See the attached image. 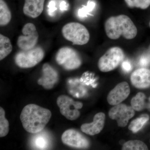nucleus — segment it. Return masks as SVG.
<instances>
[{
  "mask_svg": "<svg viewBox=\"0 0 150 150\" xmlns=\"http://www.w3.org/2000/svg\"><path fill=\"white\" fill-rule=\"evenodd\" d=\"M130 8H137L146 9L150 6V0H124Z\"/></svg>",
  "mask_w": 150,
  "mask_h": 150,
  "instance_id": "5701e85b",
  "label": "nucleus"
},
{
  "mask_svg": "<svg viewBox=\"0 0 150 150\" xmlns=\"http://www.w3.org/2000/svg\"><path fill=\"white\" fill-rule=\"evenodd\" d=\"M57 103L60 108V112L68 120L74 121L80 115V109L83 104L79 101H75L66 95H61L57 98Z\"/></svg>",
  "mask_w": 150,
  "mask_h": 150,
  "instance_id": "0eeeda50",
  "label": "nucleus"
},
{
  "mask_svg": "<svg viewBox=\"0 0 150 150\" xmlns=\"http://www.w3.org/2000/svg\"><path fill=\"white\" fill-rule=\"evenodd\" d=\"M123 150H146L148 147L144 142L139 140H131L124 143L122 147Z\"/></svg>",
  "mask_w": 150,
  "mask_h": 150,
  "instance_id": "aec40b11",
  "label": "nucleus"
},
{
  "mask_svg": "<svg viewBox=\"0 0 150 150\" xmlns=\"http://www.w3.org/2000/svg\"><path fill=\"white\" fill-rule=\"evenodd\" d=\"M124 59V53L120 47H111L99 59L98 64V69L103 72H107L115 69Z\"/></svg>",
  "mask_w": 150,
  "mask_h": 150,
  "instance_id": "20e7f679",
  "label": "nucleus"
},
{
  "mask_svg": "<svg viewBox=\"0 0 150 150\" xmlns=\"http://www.w3.org/2000/svg\"><path fill=\"white\" fill-rule=\"evenodd\" d=\"M13 47L11 40L8 38L0 35V60H3L10 54Z\"/></svg>",
  "mask_w": 150,
  "mask_h": 150,
  "instance_id": "f3484780",
  "label": "nucleus"
},
{
  "mask_svg": "<svg viewBox=\"0 0 150 150\" xmlns=\"http://www.w3.org/2000/svg\"><path fill=\"white\" fill-rule=\"evenodd\" d=\"M140 64L143 67H146L150 64V59L147 54L141 58L140 60Z\"/></svg>",
  "mask_w": 150,
  "mask_h": 150,
  "instance_id": "a878e982",
  "label": "nucleus"
},
{
  "mask_svg": "<svg viewBox=\"0 0 150 150\" xmlns=\"http://www.w3.org/2000/svg\"><path fill=\"white\" fill-rule=\"evenodd\" d=\"M62 33L65 39L74 45H85L90 40L88 30L79 23L71 22L65 25L62 28Z\"/></svg>",
  "mask_w": 150,
  "mask_h": 150,
  "instance_id": "7ed1b4c3",
  "label": "nucleus"
},
{
  "mask_svg": "<svg viewBox=\"0 0 150 150\" xmlns=\"http://www.w3.org/2000/svg\"><path fill=\"white\" fill-rule=\"evenodd\" d=\"M134 115L135 110L132 106L120 103L112 108L108 112L110 119L116 120L118 126L122 128L127 126L129 120Z\"/></svg>",
  "mask_w": 150,
  "mask_h": 150,
  "instance_id": "1a4fd4ad",
  "label": "nucleus"
},
{
  "mask_svg": "<svg viewBox=\"0 0 150 150\" xmlns=\"http://www.w3.org/2000/svg\"><path fill=\"white\" fill-rule=\"evenodd\" d=\"M149 119V117L147 115H144L140 118L134 119L129 124V130L133 133H137L143 128Z\"/></svg>",
  "mask_w": 150,
  "mask_h": 150,
  "instance_id": "6ab92c4d",
  "label": "nucleus"
},
{
  "mask_svg": "<svg viewBox=\"0 0 150 150\" xmlns=\"http://www.w3.org/2000/svg\"><path fill=\"white\" fill-rule=\"evenodd\" d=\"M57 64L67 70H73L80 67L82 60L79 53L74 48L69 47L60 48L56 53Z\"/></svg>",
  "mask_w": 150,
  "mask_h": 150,
  "instance_id": "423d86ee",
  "label": "nucleus"
},
{
  "mask_svg": "<svg viewBox=\"0 0 150 150\" xmlns=\"http://www.w3.org/2000/svg\"><path fill=\"white\" fill-rule=\"evenodd\" d=\"M146 97L143 93L139 92L131 100V105L134 110L137 111H142L147 108L149 98L146 101Z\"/></svg>",
  "mask_w": 150,
  "mask_h": 150,
  "instance_id": "dca6fc26",
  "label": "nucleus"
},
{
  "mask_svg": "<svg viewBox=\"0 0 150 150\" xmlns=\"http://www.w3.org/2000/svg\"><path fill=\"white\" fill-rule=\"evenodd\" d=\"M105 118V114L103 112H98L95 115L93 122L82 125L81 130L83 133L91 136L98 134L104 127Z\"/></svg>",
  "mask_w": 150,
  "mask_h": 150,
  "instance_id": "4468645a",
  "label": "nucleus"
},
{
  "mask_svg": "<svg viewBox=\"0 0 150 150\" xmlns=\"http://www.w3.org/2000/svg\"><path fill=\"white\" fill-rule=\"evenodd\" d=\"M122 67L123 69L126 72L129 71L131 69V65L128 62H123L122 63Z\"/></svg>",
  "mask_w": 150,
  "mask_h": 150,
  "instance_id": "bb28decb",
  "label": "nucleus"
},
{
  "mask_svg": "<svg viewBox=\"0 0 150 150\" xmlns=\"http://www.w3.org/2000/svg\"><path fill=\"white\" fill-rule=\"evenodd\" d=\"M147 109L149 111H150V97L149 98V104H148V106Z\"/></svg>",
  "mask_w": 150,
  "mask_h": 150,
  "instance_id": "c85d7f7f",
  "label": "nucleus"
},
{
  "mask_svg": "<svg viewBox=\"0 0 150 150\" xmlns=\"http://www.w3.org/2000/svg\"><path fill=\"white\" fill-rule=\"evenodd\" d=\"M96 6V3L93 1H89L86 6H84L79 9L78 11V15L81 18H83L87 16L93 10Z\"/></svg>",
  "mask_w": 150,
  "mask_h": 150,
  "instance_id": "b1692460",
  "label": "nucleus"
},
{
  "mask_svg": "<svg viewBox=\"0 0 150 150\" xmlns=\"http://www.w3.org/2000/svg\"><path fill=\"white\" fill-rule=\"evenodd\" d=\"M59 80L57 71L49 64H44L42 67V76L38 81V83L46 89H51L54 88Z\"/></svg>",
  "mask_w": 150,
  "mask_h": 150,
  "instance_id": "f8f14e48",
  "label": "nucleus"
},
{
  "mask_svg": "<svg viewBox=\"0 0 150 150\" xmlns=\"http://www.w3.org/2000/svg\"><path fill=\"white\" fill-rule=\"evenodd\" d=\"M63 143L69 146L79 149H86L89 146L90 142L85 137L74 129H69L62 136Z\"/></svg>",
  "mask_w": 150,
  "mask_h": 150,
  "instance_id": "9d476101",
  "label": "nucleus"
},
{
  "mask_svg": "<svg viewBox=\"0 0 150 150\" xmlns=\"http://www.w3.org/2000/svg\"><path fill=\"white\" fill-rule=\"evenodd\" d=\"M104 27L108 37L112 40H117L121 36L127 40H131L138 33L134 22L125 15L110 17L105 21Z\"/></svg>",
  "mask_w": 150,
  "mask_h": 150,
  "instance_id": "f03ea898",
  "label": "nucleus"
},
{
  "mask_svg": "<svg viewBox=\"0 0 150 150\" xmlns=\"http://www.w3.org/2000/svg\"><path fill=\"white\" fill-rule=\"evenodd\" d=\"M147 55L150 59V45L149 46V48H148Z\"/></svg>",
  "mask_w": 150,
  "mask_h": 150,
  "instance_id": "c756f323",
  "label": "nucleus"
},
{
  "mask_svg": "<svg viewBox=\"0 0 150 150\" xmlns=\"http://www.w3.org/2000/svg\"><path fill=\"white\" fill-rule=\"evenodd\" d=\"M23 35H20L17 44L22 50H28L35 47L38 41V33L36 27L33 23L25 25L22 30Z\"/></svg>",
  "mask_w": 150,
  "mask_h": 150,
  "instance_id": "6e6552de",
  "label": "nucleus"
},
{
  "mask_svg": "<svg viewBox=\"0 0 150 150\" xmlns=\"http://www.w3.org/2000/svg\"><path fill=\"white\" fill-rule=\"evenodd\" d=\"M51 112L37 105L28 104L22 110L20 119L25 130L31 134L43 131L51 117Z\"/></svg>",
  "mask_w": 150,
  "mask_h": 150,
  "instance_id": "f257e3e1",
  "label": "nucleus"
},
{
  "mask_svg": "<svg viewBox=\"0 0 150 150\" xmlns=\"http://www.w3.org/2000/svg\"><path fill=\"white\" fill-rule=\"evenodd\" d=\"M60 9L61 11H64L66 10L67 8V3L64 1H63L60 4Z\"/></svg>",
  "mask_w": 150,
  "mask_h": 150,
  "instance_id": "cd10ccee",
  "label": "nucleus"
},
{
  "mask_svg": "<svg viewBox=\"0 0 150 150\" xmlns=\"http://www.w3.org/2000/svg\"><path fill=\"white\" fill-rule=\"evenodd\" d=\"M8 132L9 123L5 117V112L2 108L0 107V137H6Z\"/></svg>",
  "mask_w": 150,
  "mask_h": 150,
  "instance_id": "412c9836",
  "label": "nucleus"
},
{
  "mask_svg": "<svg viewBox=\"0 0 150 150\" xmlns=\"http://www.w3.org/2000/svg\"><path fill=\"white\" fill-rule=\"evenodd\" d=\"M132 85L137 88H146L150 87V69L140 68L135 70L131 76Z\"/></svg>",
  "mask_w": 150,
  "mask_h": 150,
  "instance_id": "ddd939ff",
  "label": "nucleus"
},
{
  "mask_svg": "<svg viewBox=\"0 0 150 150\" xmlns=\"http://www.w3.org/2000/svg\"><path fill=\"white\" fill-rule=\"evenodd\" d=\"M149 26H150V22H149Z\"/></svg>",
  "mask_w": 150,
  "mask_h": 150,
  "instance_id": "7c9ffc66",
  "label": "nucleus"
},
{
  "mask_svg": "<svg viewBox=\"0 0 150 150\" xmlns=\"http://www.w3.org/2000/svg\"><path fill=\"white\" fill-rule=\"evenodd\" d=\"M11 19V13L6 3L0 0V25L5 26L9 23Z\"/></svg>",
  "mask_w": 150,
  "mask_h": 150,
  "instance_id": "a211bd4d",
  "label": "nucleus"
},
{
  "mask_svg": "<svg viewBox=\"0 0 150 150\" xmlns=\"http://www.w3.org/2000/svg\"><path fill=\"white\" fill-rule=\"evenodd\" d=\"M45 1V0H25L23 13L29 17L36 18L43 12Z\"/></svg>",
  "mask_w": 150,
  "mask_h": 150,
  "instance_id": "2eb2a0df",
  "label": "nucleus"
},
{
  "mask_svg": "<svg viewBox=\"0 0 150 150\" xmlns=\"http://www.w3.org/2000/svg\"><path fill=\"white\" fill-rule=\"evenodd\" d=\"M44 55V51L41 47H34L18 53L15 57V62L18 67L23 69L32 68L43 60Z\"/></svg>",
  "mask_w": 150,
  "mask_h": 150,
  "instance_id": "39448f33",
  "label": "nucleus"
},
{
  "mask_svg": "<svg viewBox=\"0 0 150 150\" xmlns=\"http://www.w3.org/2000/svg\"><path fill=\"white\" fill-rule=\"evenodd\" d=\"M48 14L51 16H54V12L56 10V4L54 1H51L49 3L48 6Z\"/></svg>",
  "mask_w": 150,
  "mask_h": 150,
  "instance_id": "393cba45",
  "label": "nucleus"
},
{
  "mask_svg": "<svg viewBox=\"0 0 150 150\" xmlns=\"http://www.w3.org/2000/svg\"><path fill=\"white\" fill-rule=\"evenodd\" d=\"M33 143L34 146L38 149H46L49 146L48 139L45 135L42 134L37 135L36 137H34Z\"/></svg>",
  "mask_w": 150,
  "mask_h": 150,
  "instance_id": "4be33fe9",
  "label": "nucleus"
},
{
  "mask_svg": "<svg viewBox=\"0 0 150 150\" xmlns=\"http://www.w3.org/2000/svg\"><path fill=\"white\" fill-rule=\"evenodd\" d=\"M130 93L129 84L126 82H122L110 92L107 96L108 102L112 105L120 104L128 98Z\"/></svg>",
  "mask_w": 150,
  "mask_h": 150,
  "instance_id": "9b49d317",
  "label": "nucleus"
}]
</instances>
